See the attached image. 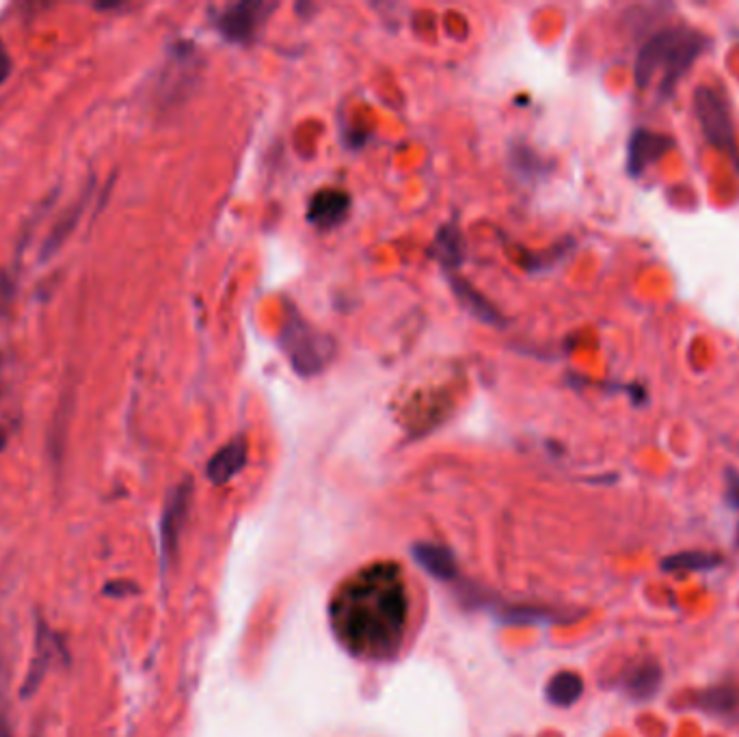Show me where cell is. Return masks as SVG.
<instances>
[{
  "label": "cell",
  "instance_id": "obj_1",
  "mask_svg": "<svg viewBox=\"0 0 739 737\" xmlns=\"http://www.w3.org/2000/svg\"><path fill=\"white\" fill-rule=\"evenodd\" d=\"M409 588L396 562H376L348 578L331 601V625L357 658L387 660L402 647Z\"/></svg>",
  "mask_w": 739,
  "mask_h": 737
},
{
  "label": "cell",
  "instance_id": "obj_2",
  "mask_svg": "<svg viewBox=\"0 0 739 737\" xmlns=\"http://www.w3.org/2000/svg\"><path fill=\"white\" fill-rule=\"evenodd\" d=\"M709 46V37L692 29H664L642 44L636 59V85L647 89L657 72H662L660 98L673 96L679 80L690 72L696 59Z\"/></svg>",
  "mask_w": 739,
  "mask_h": 737
},
{
  "label": "cell",
  "instance_id": "obj_3",
  "mask_svg": "<svg viewBox=\"0 0 739 737\" xmlns=\"http://www.w3.org/2000/svg\"><path fill=\"white\" fill-rule=\"evenodd\" d=\"M279 342L281 351L286 353L292 368L301 377H314L325 370L335 353V344L329 335L309 325L297 310L286 312L284 325L279 329Z\"/></svg>",
  "mask_w": 739,
  "mask_h": 737
},
{
  "label": "cell",
  "instance_id": "obj_4",
  "mask_svg": "<svg viewBox=\"0 0 739 737\" xmlns=\"http://www.w3.org/2000/svg\"><path fill=\"white\" fill-rule=\"evenodd\" d=\"M694 113L705 139L716 145L718 150L735 154V132L729 102L722 93L709 85L696 87L694 91Z\"/></svg>",
  "mask_w": 739,
  "mask_h": 737
},
{
  "label": "cell",
  "instance_id": "obj_5",
  "mask_svg": "<svg viewBox=\"0 0 739 737\" xmlns=\"http://www.w3.org/2000/svg\"><path fill=\"white\" fill-rule=\"evenodd\" d=\"M275 5L260 3V0H243L225 7L217 16L219 33L232 44H247L258 33L260 24L268 18Z\"/></svg>",
  "mask_w": 739,
  "mask_h": 737
},
{
  "label": "cell",
  "instance_id": "obj_6",
  "mask_svg": "<svg viewBox=\"0 0 739 737\" xmlns=\"http://www.w3.org/2000/svg\"><path fill=\"white\" fill-rule=\"evenodd\" d=\"M191 500H193L191 480L182 482V485H178L169 493L163 519H160V552H163L165 565H169L178 552L180 536L186 526L188 511H191Z\"/></svg>",
  "mask_w": 739,
  "mask_h": 737
},
{
  "label": "cell",
  "instance_id": "obj_7",
  "mask_svg": "<svg viewBox=\"0 0 739 737\" xmlns=\"http://www.w3.org/2000/svg\"><path fill=\"white\" fill-rule=\"evenodd\" d=\"M675 147V139L668 134L653 132L647 128H638L631 132L629 147H627V171L629 176H642L655 160H660L666 152Z\"/></svg>",
  "mask_w": 739,
  "mask_h": 737
},
{
  "label": "cell",
  "instance_id": "obj_8",
  "mask_svg": "<svg viewBox=\"0 0 739 737\" xmlns=\"http://www.w3.org/2000/svg\"><path fill=\"white\" fill-rule=\"evenodd\" d=\"M57 653H63V647L59 645L57 636L52 634L44 623H39L37 636H35V653H33V660L29 666V673H26L24 683H22V692H20L22 699H29V696H33L39 690V686H42V681L48 675L50 666L55 664Z\"/></svg>",
  "mask_w": 739,
  "mask_h": 737
},
{
  "label": "cell",
  "instance_id": "obj_9",
  "mask_svg": "<svg viewBox=\"0 0 739 737\" xmlns=\"http://www.w3.org/2000/svg\"><path fill=\"white\" fill-rule=\"evenodd\" d=\"M351 212V195L340 189H322L309 199L307 221L318 230H333L346 221Z\"/></svg>",
  "mask_w": 739,
  "mask_h": 737
},
{
  "label": "cell",
  "instance_id": "obj_10",
  "mask_svg": "<svg viewBox=\"0 0 739 737\" xmlns=\"http://www.w3.org/2000/svg\"><path fill=\"white\" fill-rule=\"evenodd\" d=\"M247 457L249 448L245 437L227 441V444L208 461L206 476L214 482V485H225V482H230L234 476L243 472L247 465Z\"/></svg>",
  "mask_w": 739,
  "mask_h": 737
},
{
  "label": "cell",
  "instance_id": "obj_11",
  "mask_svg": "<svg viewBox=\"0 0 739 737\" xmlns=\"http://www.w3.org/2000/svg\"><path fill=\"white\" fill-rule=\"evenodd\" d=\"M413 558L418 560V565L431 573L433 578L450 582L459 575V567H456V558L448 547L435 545V543H418L413 547Z\"/></svg>",
  "mask_w": 739,
  "mask_h": 737
},
{
  "label": "cell",
  "instance_id": "obj_12",
  "mask_svg": "<svg viewBox=\"0 0 739 737\" xmlns=\"http://www.w3.org/2000/svg\"><path fill=\"white\" fill-rule=\"evenodd\" d=\"M662 686V668L655 662H642L627 673L623 688L636 701H649Z\"/></svg>",
  "mask_w": 739,
  "mask_h": 737
},
{
  "label": "cell",
  "instance_id": "obj_13",
  "mask_svg": "<svg viewBox=\"0 0 739 737\" xmlns=\"http://www.w3.org/2000/svg\"><path fill=\"white\" fill-rule=\"evenodd\" d=\"M452 290L454 297L461 301V305L469 314H474L478 320L487 325H504V318L500 316V312L495 310V305L489 303L482 294L472 286L463 281L461 277H452Z\"/></svg>",
  "mask_w": 739,
  "mask_h": 737
},
{
  "label": "cell",
  "instance_id": "obj_14",
  "mask_svg": "<svg viewBox=\"0 0 739 737\" xmlns=\"http://www.w3.org/2000/svg\"><path fill=\"white\" fill-rule=\"evenodd\" d=\"M547 701L556 707H571L582 699L584 694V679L571 673V670H562V673L554 675L547 683Z\"/></svg>",
  "mask_w": 739,
  "mask_h": 737
},
{
  "label": "cell",
  "instance_id": "obj_15",
  "mask_svg": "<svg viewBox=\"0 0 739 737\" xmlns=\"http://www.w3.org/2000/svg\"><path fill=\"white\" fill-rule=\"evenodd\" d=\"M435 253L437 260L441 262V266L446 268H459L465 260V238L461 234V230L456 225L448 223L443 225L441 230L437 232L435 238Z\"/></svg>",
  "mask_w": 739,
  "mask_h": 737
},
{
  "label": "cell",
  "instance_id": "obj_16",
  "mask_svg": "<svg viewBox=\"0 0 739 737\" xmlns=\"http://www.w3.org/2000/svg\"><path fill=\"white\" fill-rule=\"evenodd\" d=\"M80 212H83V201H78V204L74 208L67 210L63 214V217L57 221V225L52 227L50 236L46 238V243L42 247V253H39V260L46 262L48 258L55 256V253L61 249V245L65 243L67 236H70L76 230V225L80 221Z\"/></svg>",
  "mask_w": 739,
  "mask_h": 737
},
{
  "label": "cell",
  "instance_id": "obj_17",
  "mask_svg": "<svg viewBox=\"0 0 739 737\" xmlns=\"http://www.w3.org/2000/svg\"><path fill=\"white\" fill-rule=\"evenodd\" d=\"M722 562L718 554L711 552H679L662 560L664 571H705L714 569Z\"/></svg>",
  "mask_w": 739,
  "mask_h": 737
},
{
  "label": "cell",
  "instance_id": "obj_18",
  "mask_svg": "<svg viewBox=\"0 0 739 737\" xmlns=\"http://www.w3.org/2000/svg\"><path fill=\"white\" fill-rule=\"evenodd\" d=\"M698 705L711 714H731L739 705V690L733 686H716L698 696Z\"/></svg>",
  "mask_w": 739,
  "mask_h": 737
},
{
  "label": "cell",
  "instance_id": "obj_19",
  "mask_svg": "<svg viewBox=\"0 0 739 737\" xmlns=\"http://www.w3.org/2000/svg\"><path fill=\"white\" fill-rule=\"evenodd\" d=\"M11 70H13V61L9 57V50L5 48L3 42H0V85H3L5 80L11 76Z\"/></svg>",
  "mask_w": 739,
  "mask_h": 737
},
{
  "label": "cell",
  "instance_id": "obj_20",
  "mask_svg": "<svg viewBox=\"0 0 739 737\" xmlns=\"http://www.w3.org/2000/svg\"><path fill=\"white\" fill-rule=\"evenodd\" d=\"M134 591V586L130 584V582H113V584H109V586H106L104 588V593L106 595H113V597H122V595H126V593H132Z\"/></svg>",
  "mask_w": 739,
  "mask_h": 737
}]
</instances>
